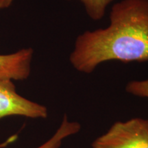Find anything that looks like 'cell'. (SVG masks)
Returning a JSON list of instances; mask_svg holds the SVG:
<instances>
[{
  "mask_svg": "<svg viewBox=\"0 0 148 148\" xmlns=\"http://www.w3.org/2000/svg\"><path fill=\"white\" fill-rule=\"evenodd\" d=\"M34 49L25 47L15 52L0 54V79L23 81L29 77Z\"/></svg>",
  "mask_w": 148,
  "mask_h": 148,
  "instance_id": "obj_4",
  "label": "cell"
},
{
  "mask_svg": "<svg viewBox=\"0 0 148 148\" xmlns=\"http://www.w3.org/2000/svg\"><path fill=\"white\" fill-rule=\"evenodd\" d=\"M47 114L45 106L20 95L13 81L0 79V120L9 116L45 119Z\"/></svg>",
  "mask_w": 148,
  "mask_h": 148,
  "instance_id": "obj_3",
  "label": "cell"
},
{
  "mask_svg": "<svg viewBox=\"0 0 148 148\" xmlns=\"http://www.w3.org/2000/svg\"><path fill=\"white\" fill-rule=\"evenodd\" d=\"M73 1V0H66ZM84 6L86 13L92 21L102 19L106 14L108 6L115 0H77Z\"/></svg>",
  "mask_w": 148,
  "mask_h": 148,
  "instance_id": "obj_6",
  "label": "cell"
},
{
  "mask_svg": "<svg viewBox=\"0 0 148 148\" xmlns=\"http://www.w3.org/2000/svg\"><path fill=\"white\" fill-rule=\"evenodd\" d=\"M13 1L14 0H0V10L8 8Z\"/></svg>",
  "mask_w": 148,
  "mask_h": 148,
  "instance_id": "obj_8",
  "label": "cell"
},
{
  "mask_svg": "<svg viewBox=\"0 0 148 148\" xmlns=\"http://www.w3.org/2000/svg\"><path fill=\"white\" fill-rule=\"evenodd\" d=\"M105 28L77 36L69 62L76 71L90 74L110 60L148 62V0H121L114 3Z\"/></svg>",
  "mask_w": 148,
  "mask_h": 148,
  "instance_id": "obj_1",
  "label": "cell"
},
{
  "mask_svg": "<svg viewBox=\"0 0 148 148\" xmlns=\"http://www.w3.org/2000/svg\"><path fill=\"white\" fill-rule=\"evenodd\" d=\"M92 148H148V119L134 118L114 123L97 138Z\"/></svg>",
  "mask_w": 148,
  "mask_h": 148,
  "instance_id": "obj_2",
  "label": "cell"
},
{
  "mask_svg": "<svg viewBox=\"0 0 148 148\" xmlns=\"http://www.w3.org/2000/svg\"><path fill=\"white\" fill-rule=\"evenodd\" d=\"M79 130V123L75 121H69L67 116L65 114L62 119V123L52 137L37 148H59L63 139L70 135L78 132Z\"/></svg>",
  "mask_w": 148,
  "mask_h": 148,
  "instance_id": "obj_5",
  "label": "cell"
},
{
  "mask_svg": "<svg viewBox=\"0 0 148 148\" xmlns=\"http://www.w3.org/2000/svg\"><path fill=\"white\" fill-rule=\"evenodd\" d=\"M125 90L131 95L148 98V79L130 81L125 86Z\"/></svg>",
  "mask_w": 148,
  "mask_h": 148,
  "instance_id": "obj_7",
  "label": "cell"
}]
</instances>
